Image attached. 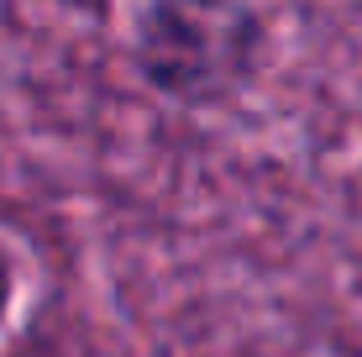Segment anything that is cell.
I'll return each instance as SVG.
<instances>
[{
    "label": "cell",
    "instance_id": "cell-1",
    "mask_svg": "<svg viewBox=\"0 0 362 357\" xmlns=\"http://www.w3.org/2000/svg\"><path fill=\"white\" fill-rule=\"evenodd\" d=\"M268 27L252 0H142L132 11L127 58L168 105H221L257 79Z\"/></svg>",
    "mask_w": 362,
    "mask_h": 357
},
{
    "label": "cell",
    "instance_id": "cell-2",
    "mask_svg": "<svg viewBox=\"0 0 362 357\" xmlns=\"http://www.w3.org/2000/svg\"><path fill=\"white\" fill-rule=\"evenodd\" d=\"M11 310H16V263H11L6 242H0V331H6Z\"/></svg>",
    "mask_w": 362,
    "mask_h": 357
}]
</instances>
